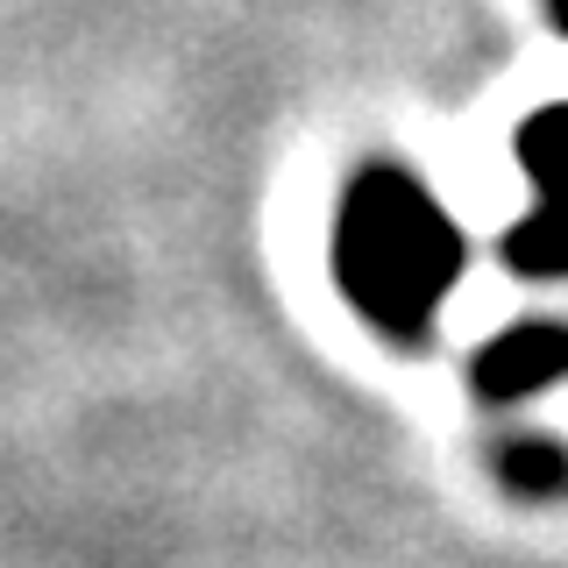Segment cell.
I'll return each mask as SVG.
<instances>
[{"mask_svg": "<svg viewBox=\"0 0 568 568\" xmlns=\"http://www.w3.org/2000/svg\"><path fill=\"white\" fill-rule=\"evenodd\" d=\"M462 271V235L413 171L369 164L334 213V277L390 334H419Z\"/></svg>", "mask_w": 568, "mask_h": 568, "instance_id": "cell-1", "label": "cell"}, {"mask_svg": "<svg viewBox=\"0 0 568 568\" xmlns=\"http://www.w3.org/2000/svg\"><path fill=\"white\" fill-rule=\"evenodd\" d=\"M526 171H532V213L519 235H505V256L519 271H568V106H547L519 135Z\"/></svg>", "mask_w": 568, "mask_h": 568, "instance_id": "cell-2", "label": "cell"}, {"mask_svg": "<svg viewBox=\"0 0 568 568\" xmlns=\"http://www.w3.org/2000/svg\"><path fill=\"white\" fill-rule=\"evenodd\" d=\"M561 369H568V327H519L490 342V355L476 363V384L490 398H519V390L561 377Z\"/></svg>", "mask_w": 568, "mask_h": 568, "instance_id": "cell-3", "label": "cell"}, {"mask_svg": "<svg viewBox=\"0 0 568 568\" xmlns=\"http://www.w3.org/2000/svg\"><path fill=\"white\" fill-rule=\"evenodd\" d=\"M547 14H555V22L568 29V0H547Z\"/></svg>", "mask_w": 568, "mask_h": 568, "instance_id": "cell-4", "label": "cell"}]
</instances>
